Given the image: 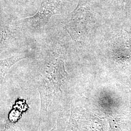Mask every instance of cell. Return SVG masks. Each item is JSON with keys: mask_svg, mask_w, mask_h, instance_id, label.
<instances>
[{"mask_svg": "<svg viewBox=\"0 0 131 131\" xmlns=\"http://www.w3.org/2000/svg\"><path fill=\"white\" fill-rule=\"evenodd\" d=\"M67 75L64 60L57 57L48 65L41 85V96H48L49 99L53 92L59 89Z\"/></svg>", "mask_w": 131, "mask_h": 131, "instance_id": "obj_1", "label": "cell"}, {"mask_svg": "<svg viewBox=\"0 0 131 131\" xmlns=\"http://www.w3.org/2000/svg\"><path fill=\"white\" fill-rule=\"evenodd\" d=\"M89 11L79 3L64 23V28L74 41H79L85 35L89 27Z\"/></svg>", "mask_w": 131, "mask_h": 131, "instance_id": "obj_2", "label": "cell"}, {"mask_svg": "<svg viewBox=\"0 0 131 131\" xmlns=\"http://www.w3.org/2000/svg\"><path fill=\"white\" fill-rule=\"evenodd\" d=\"M26 57L22 55H17L10 58L1 60V75L2 78L5 77L7 71L17 62L25 58Z\"/></svg>", "mask_w": 131, "mask_h": 131, "instance_id": "obj_4", "label": "cell"}, {"mask_svg": "<svg viewBox=\"0 0 131 131\" xmlns=\"http://www.w3.org/2000/svg\"><path fill=\"white\" fill-rule=\"evenodd\" d=\"M66 0H43L37 13L24 19L32 28L40 30L44 29L49 19L55 14L59 13Z\"/></svg>", "mask_w": 131, "mask_h": 131, "instance_id": "obj_3", "label": "cell"}]
</instances>
